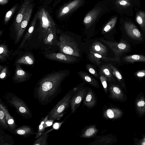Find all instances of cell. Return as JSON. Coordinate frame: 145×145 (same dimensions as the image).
<instances>
[{"label":"cell","mask_w":145,"mask_h":145,"mask_svg":"<svg viewBox=\"0 0 145 145\" xmlns=\"http://www.w3.org/2000/svg\"><path fill=\"white\" fill-rule=\"evenodd\" d=\"M67 76L66 72L58 71L44 76L35 87L34 97L41 105L51 103L61 92V84Z\"/></svg>","instance_id":"1"},{"label":"cell","mask_w":145,"mask_h":145,"mask_svg":"<svg viewBox=\"0 0 145 145\" xmlns=\"http://www.w3.org/2000/svg\"><path fill=\"white\" fill-rule=\"evenodd\" d=\"M3 97L7 104L13 107L16 112L22 118L29 119L32 117L31 112L26 103L14 93L6 92Z\"/></svg>","instance_id":"2"},{"label":"cell","mask_w":145,"mask_h":145,"mask_svg":"<svg viewBox=\"0 0 145 145\" xmlns=\"http://www.w3.org/2000/svg\"><path fill=\"white\" fill-rule=\"evenodd\" d=\"M75 88L69 91L48 113V120H59L63 116L70 106V101Z\"/></svg>","instance_id":"3"},{"label":"cell","mask_w":145,"mask_h":145,"mask_svg":"<svg viewBox=\"0 0 145 145\" xmlns=\"http://www.w3.org/2000/svg\"><path fill=\"white\" fill-rule=\"evenodd\" d=\"M57 44L61 53L76 57L80 56V50L77 43L68 35H61Z\"/></svg>","instance_id":"4"},{"label":"cell","mask_w":145,"mask_h":145,"mask_svg":"<svg viewBox=\"0 0 145 145\" xmlns=\"http://www.w3.org/2000/svg\"><path fill=\"white\" fill-rule=\"evenodd\" d=\"M108 5L104 1H101L96 4L85 15L83 24L86 29L91 27L96 23L108 9Z\"/></svg>","instance_id":"5"},{"label":"cell","mask_w":145,"mask_h":145,"mask_svg":"<svg viewBox=\"0 0 145 145\" xmlns=\"http://www.w3.org/2000/svg\"><path fill=\"white\" fill-rule=\"evenodd\" d=\"M39 21V39H43L49 28L56 29L55 24L48 12L41 8L37 13Z\"/></svg>","instance_id":"6"},{"label":"cell","mask_w":145,"mask_h":145,"mask_svg":"<svg viewBox=\"0 0 145 145\" xmlns=\"http://www.w3.org/2000/svg\"><path fill=\"white\" fill-rule=\"evenodd\" d=\"M75 90L70 101L72 114L76 112V109L84 99L88 90L85 87L78 86L75 87Z\"/></svg>","instance_id":"7"},{"label":"cell","mask_w":145,"mask_h":145,"mask_svg":"<svg viewBox=\"0 0 145 145\" xmlns=\"http://www.w3.org/2000/svg\"><path fill=\"white\" fill-rule=\"evenodd\" d=\"M101 41L107 45L112 50L116 57L120 59V56L123 53L129 51V44L124 41L118 42H111L104 39Z\"/></svg>","instance_id":"8"},{"label":"cell","mask_w":145,"mask_h":145,"mask_svg":"<svg viewBox=\"0 0 145 145\" xmlns=\"http://www.w3.org/2000/svg\"><path fill=\"white\" fill-rule=\"evenodd\" d=\"M85 0H70L59 9L58 14V18H61L72 13L83 5Z\"/></svg>","instance_id":"9"},{"label":"cell","mask_w":145,"mask_h":145,"mask_svg":"<svg viewBox=\"0 0 145 145\" xmlns=\"http://www.w3.org/2000/svg\"><path fill=\"white\" fill-rule=\"evenodd\" d=\"M108 88V97L111 99L121 102L127 101V98L125 93L118 85L111 84Z\"/></svg>","instance_id":"10"},{"label":"cell","mask_w":145,"mask_h":145,"mask_svg":"<svg viewBox=\"0 0 145 145\" xmlns=\"http://www.w3.org/2000/svg\"><path fill=\"white\" fill-rule=\"evenodd\" d=\"M45 56L49 59L67 63H73L77 60L76 57L62 53H50Z\"/></svg>","instance_id":"11"},{"label":"cell","mask_w":145,"mask_h":145,"mask_svg":"<svg viewBox=\"0 0 145 145\" xmlns=\"http://www.w3.org/2000/svg\"><path fill=\"white\" fill-rule=\"evenodd\" d=\"M32 3L31 0H24L21 4V7L15 18L14 26L17 35L21 23L25 13L30 5Z\"/></svg>","instance_id":"12"},{"label":"cell","mask_w":145,"mask_h":145,"mask_svg":"<svg viewBox=\"0 0 145 145\" xmlns=\"http://www.w3.org/2000/svg\"><path fill=\"white\" fill-rule=\"evenodd\" d=\"M33 7V5L31 3L29 6L25 13L21 23L18 34L16 36L15 41L16 43L18 42L24 34L31 15Z\"/></svg>","instance_id":"13"},{"label":"cell","mask_w":145,"mask_h":145,"mask_svg":"<svg viewBox=\"0 0 145 145\" xmlns=\"http://www.w3.org/2000/svg\"><path fill=\"white\" fill-rule=\"evenodd\" d=\"M94 140L89 143V145H109L116 143L118 140L112 134L96 136Z\"/></svg>","instance_id":"14"},{"label":"cell","mask_w":145,"mask_h":145,"mask_svg":"<svg viewBox=\"0 0 145 145\" xmlns=\"http://www.w3.org/2000/svg\"><path fill=\"white\" fill-rule=\"evenodd\" d=\"M135 111L139 117L145 116V97L142 93H140L137 96L135 102Z\"/></svg>","instance_id":"15"},{"label":"cell","mask_w":145,"mask_h":145,"mask_svg":"<svg viewBox=\"0 0 145 145\" xmlns=\"http://www.w3.org/2000/svg\"><path fill=\"white\" fill-rule=\"evenodd\" d=\"M124 27L127 33L131 38L137 40H142L141 33L134 24L130 22H125Z\"/></svg>","instance_id":"16"},{"label":"cell","mask_w":145,"mask_h":145,"mask_svg":"<svg viewBox=\"0 0 145 145\" xmlns=\"http://www.w3.org/2000/svg\"><path fill=\"white\" fill-rule=\"evenodd\" d=\"M103 114L105 118L113 120L121 118L123 116V112L120 108L112 107L104 110Z\"/></svg>","instance_id":"17"},{"label":"cell","mask_w":145,"mask_h":145,"mask_svg":"<svg viewBox=\"0 0 145 145\" xmlns=\"http://www.w3.org/2000/svg\"><path fill=\"white\" fill-rule=\"evenodd\" d=\"M95 124L86 126L82 129L80 137L82 138H94L97 136L99 130Z\"/></svg>","instance_id":"18"},{"label":"cell","mask_w":145,"mask_h":145,"mask_svg":"<svg viewBox=\"0 0 145 145\" xmlns=\"http://www.w3.org/2000/svg\"><path fill=\"white\" fill-rule=\"evenodd\" d=\"M88 58L92 63L97 65H99L101 62V60L107 61H114L119 62L120 59L116 58H108L93 52L90 51L88 55Z\"/></svg>","instance_id":"19"},{"label":"cell","mask_w":145,"mask_h":145,"mask_svg":"<svg viewBox=\"0 0 145 145\" xmlns=\"http://www.w3.org/2000/svg\"><path fill=\"white\" fill-rule=\"evenodd\" d=\"M2 102L1 99L0 107H1L4 112L7 123L9 129L14 131L18 127V126L14 118L10 115L7 107Z\"/></svg>","instance_id":"20"},{"label":"cell","mask_w":145,"mask_h":145,"mask_svg":"<svg viewBox=\"0 0 145 145\" xmlns=\"http://www.w3.org/2000/svg\"><path fill=\"white\" fill-rule=\"evenodd\" d=\"M29 75L21 67L19 64H17L13 80L16 83H21L27 80Z\"/></svg>","instance_id":"21"},{"label":"cell","mask_w":145,"mask_h":145,"mask_svg":"<svg viewBox=\"0 0 145 145\" xmlns=\"http://www.w3.org/2000/svg\"><path fill=\"white\" fill-rule=\"evenodd\" d=\"M90 51L106 57L108 52L107 48L101 42L94 41L89 48Z\"/></svg>","instance_id":"22"},{"label":"cell","mask_w":145,"mask_h":145,"mask_svg":"<svg viewBox=\"0 0 145 145\" xmlns=\"http://www.w3.org/2000/svg\"><path fill=\"white\" fill-rule=\"evenodd\" d=\"M97 103V99L93 91L91 88L89 89L84 99L83 105L88 108L95 106Z\"/></svg>","instance_id":"23"},{"label":"cell","mask_w":145,"mask_h":145,"mask_svg":"<svg viewBox=\"0 0 145 145\" xmlns=\"http://www.w3.org/2000/svg\"><path fill=\"white\" fill-rule=\"evenodd\" d=\"M13 133L27 138L31 135H36L37 132H35L31 126L27 125H23L16 128L14 131Z\"/></svg>","instance_id":"24"},{"label":"cell","mask_w":145,"mask_h":145,"mask_svg":"<svg viewBox=\"0 0 145 145\" xmlns=\"http://www.w3.org/2000/svg\"><path fill=\"white\" fill-rule=\"evenodd\" d=\"M78 73L81 78L86 83L96 88H100L97 80L88 73L82 71Z\"/></svg>","instance_id":"25"},{"label":"cell","mask_w":145,"mask_h":145,"mask_svg":"<svg viewBox=\"0 0 145 145\" xmlns=\"http://www.w3.org/2000/svg\"><path fill=\"white\" fill-rule=\"evenodd\" d=\"M48 116L47 115L43 119L39 126L38 130L35 136V138H37L40 136L46 128L50 126L53 124L54 120H48Z\"/></svg>","instance_id":"26"},{"label":"cell","mask_w":145,"mask_h":145,"mask_svg":"<svg viewBox=\"0 0 145 145\" xmlns=\"http://www.w3.org/2000/svg\"><path fill=\"white\" fill-rule=\"evenodd\" d=\"M37 19V14L36 13L27 31L25 34L23 39L19 46L20 48H22L24 46L26 41L29 39V37L34 31Z\"/></svg>","instance_id":"27"},{"label":"cell","mask_w":145,"mask_h":145,"mask_svg":"<svg viewBox=\"0 0 145 145\" xmlns=\"http://www.w3.org/2000/svg\"><path fill=\"white\" fill-rule=\"evenodd\" d=\"M113 75L120 82L125 91L127 93L123 77L119 71L112 64H108Z\"/></svg>","instance_id":"28"},{"label":"cell","mask_w":145,"mask_h":145,"mask_svg":"<svg viewBox=\"0 0 145 145\" xmlns=\"http://www.w3.org/2000/svg\"><path fill=\"white\" fill-rule=\"evenodd\" d=\"M123 60L127 62L130 63L136 62L145 63V56L137 54L126 56L123 58Z\"/></svg>","instance_id":"29"},{"label":"cell","mask_w":145,"mask_h":145,"mask_svg":"<svg viewBox=\"0 0 145 145\" xmlns=\"http://www.w3.org/2000/svg\"><path fill=\"white\" fill-rule=\"evenodd\" d=\"M56 28H49L43 38L44 43L47 44L52 45L56 35Z\"/></svg>","instance_id":"30"},{"label":"cell","mask_w":145,"mask_h":145,"mask_svg":"<svg viewBox=\"0 0 145 145\" xmlns=\"http://www.w3.org/2000/svg\"><path fill=\"white\" fill-rule=\"evenodd\" d=\"M100 68V71L106 77L108 80L111 82L114 80L113 75L108 64L102 65Z\"/></svg>","instance_id":"31"},{"label":"cell","mask_w":145,"mask_h":145,"mask_svg":"<svg viewBox=\"0 0 145 145\" xmlns=\"http://www.w3.org/2000/svg\"><path fill=\"white\" fill-rule=\"evenodd\" d=\"M34 62V60L32 56L29 55L24 56L19 59L16 62V64H24L32 65Z\"/></svg>","instance_id":"32"},{"label":"cell","mask_w":145,"mask_h":145,"mask_svg":"<svg viewBox=\"0 0 145 145\" xmlns=\"http://www.w3.org/2000/svg\"><path fill=\"white\" fill-rule=\"evenodd\" d=\"M14 141L11 136L6 133L1 134L0 145H13Z\"/></svg>","instance_id":"33"},{"label":"cell","mask_w":145,"mask_h":145,"mask_svg":"<svg viewBox=\"0 0 145 145\" xmlns=\"http://www.w3.org/2000/svg\"><path fill=\"white\" fill-rule=\"evenodd\" d=\"M117 19V17L115 16L112 18L105 24L102 30V33L108 32L114 27Z\"/></svg>","instance_id":"34"},{"label":"cell","mask_w":145,"mask_h":145,"mask_svg":"<svg viewBox=\"0 0 145 145\" xmlns=\"http://www.w3.org/2000/svg\"><path fill=\"white\" fill-rule=\"evenodd\" d=\"M49 133L46 131L42 133V135L35 141L33 145H47L48 144L47 140Z\"/></svg>","instance_id":"35"},{"label":"cell","mask_w":145,"mask_h":145,"mask_svg":"<svg viewBox=\"0 0 145 145\" xmlns=\"http://www.w3.org/2000/svg\"><path fill=\"white\" fill-rule=\"evenodd\" d=\"M136 21L143 30H145V13L142 11L138 12L137 14Z\"/></svg>","instance_id":"36"},{"label":"cell","mask_w":145,"mask_h":145,"mask_svg":"<svg viewBox=\"0 0 145 145\" xmlns=\"http://www.w3.org/2000/svg\"><path fill=\"white\" fill-rule=\"evenodd\" d=\"M8 51L7 46L2 44L0 46V60H5L8 56Z\"/></svg>","instance_id":"37"},{"label":"cell","mask_w":145,"mask_h":145,"mask_svg":"<svg viewBox=\"0 0 145 145\" xmlns=\"http://www.w3.org/2000/svg\"><path fill=\"white\" fill-rule=\"evenodd\" d=\"M0 125L5 129L9 130V128L7 125L6 120L4 112L0 107Z\"/></svg>","instance_id":"38"},{"label":"cell","mask_w":145,"mask_h":145,"mask_svg":"<svg viewBox=\"0 0 145 145\" xmlns=\"http://www.w3.org/2000/svg\"><path fill=\"white\" fill-rule=\"evenodd\" d=\"M99 78L105 93L107 94L108 88L107 79L105 75L100 71H99Z\"/></svg>","instance_id":"39"},{"label":"cell","mask_w":145,"mask_h":145,"mask_svg":"<svg viewBox=\"0 0 145 145\" xmlns=\"http://www.w3.org/2000/svg\"><path fill=\"white\" fill-rule=\"evenodd\" d=\"M17 6V4L15 5L6 13L4 19L5 24H6L9 21L16 10Z\"/></svg>","instance_id":"40"},{"label":"cell","mask_w":145,"mask_h":145,"mask_svg":"<svg viewBox=\"0 0 145 145\" xmlns=\"http://www.w3.org/2000/svg\"><path fill=\"white\" fill-rule=\"evenodd\" d=\"M86 68L88 72L95 77L98 78V74L97 71L91 64H87L86 66Z\"/></svg>","instance_id":"41"},{"label":"cell","mask_w":145,"mask_h":145,"mask_svg":"<svg viewBox=\"0 0 145 145\" xmlns=\"http://www.w3.org/2000/svg\"><path fill=\"white\" fill-rule=\"evenodd\" d=\"M70 115H69L64 120L60 122H55V123L53 125L52 128L51 129H50L48 131H46L47 132L49 133L51 131L53 130H57L59 129V128L61 126V125L63 124V123L64 122L65 120H66L67 118Z\"/></svg>","instance_id":"42"},{"label":"cell","mask_w":145,"mask_h":145,"mask_svg":"<svg viewBox=\"0 0 145 145\" xmlns=\"http://www.w3.org/2000/svg\"><path fill=\"white\" fill-rule=\"evenodd\" d=\"M115 3L117 5L123 7L129 6L131 5L130 2L124 0H116Z\"/></svg>","instance_id":"43"},{"label":"cell","mask_w":145,"mask_h":145,"mask_svg":"<svg viewBox=\"0 0 145 145\" xmlns=\"http://www.w3.org/2000/svg\"><path fill=\"white\" fill-rule=\"evenodd\" d=\"M0 78L1 80L4 79L6 76L7 69V67H4L0 66Z\"/></svg>","instance_id":"44"},{"label":"cell","mask_w":145,"mask_h":145,"mask_svg":"<svg viewBox=\"0 0 145 145\" xmlns=\"http://www.w3.org/2000/svg\"><path fill=\"white\" fill-rule=\"evenodd\" d=\"M142 136V138L140 139L135 138L134 144L137 145H145V134Z\"/></svg>","instance_id":"45"},{"label":"cell","mask_w":145,"mask_h":145,"mask_svg":"<svg viewBox=\"0 0 145 145\" xmlns=\"http://www.w3.org/2000/svg\"><path fill=\"white\" fill-rule=\"evenodd\" d=\"M135 76L139 78H141L145 77V70L137 71L135 73Z\"/></svg>","instance_id":"46"},{"label":"cell","mask_w":145,"mask_h":145,"mask_svg":"<svg viewBox=\"0 0 145 145\" xmlns=\"http://www.w3.org/2000/svg\"><path fill=\"white\" fill-rule=\"evenodd\" d=\"M8 0H0V4L3 5H5L8 3Z\"/></svg>","instance_id":"47"},{"label":"cell","mask_w":145,"mask_h":145,"mask_svg":"<svg viewBox=\"0 0 145 145\" xmlns=\"http://www.w3.org/2000/svg\"><path fill=\"white\" fill-rule=\"evenodd\" d=\"M124 0L125 1L128 2H130V0Z\"/></svg>","instance_id":"48"},{"label":"cell","mask_w":145,"mask_h":145,"mask_svg":"<svg viewBox=\"0 0 145 145\" xmlns=\"http://www.w3.org/2000/svg\"></svg>","instance_id":"49"}]
</instances>
